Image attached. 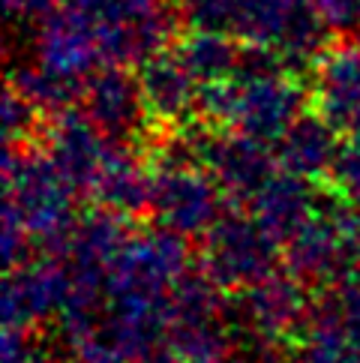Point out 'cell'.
Returning <instances> with one entry per match:
<instances>
[{
    "label": "cell",
    "instance_id": "cell-13",
    "mask_svg": "<svg viewBox=\"0 0 360 363\" xmlns=\"http://www.w3.org/2000/svg\"><path fill=\"white\" fill-rule=\"evenodd\" d=\"M339 145L342 138L333 133V126L313 108H303V114L288 126V133L276 141L274 150H276L279 168L313 180L318 186L330 174Z\"/></svg>",
    "mask_w": 360,
    "mask_h": 363
},
{
    "label": "cell",
    "instance_id": "cell-3",
    "mask_svg": "<svg viewBox=\"0 0 360 363\" xmlns=\"http://www.w3.org/2000/svg\"><path fill=\"white\" fill-rule=\"evenodd\" d=\"M282 264V243L264 231L243 207H225V213L201 235L198 270L223 294L240 291L276 274Z\"/></svg>",
    "mask_w": 360,
    "mask_h": 363
},
{
    "label": "cell",
    "instance_id": "cell-12",
    "mask_svg": "<svg viewBox=\"0 0 360 363\" xmlns=\"http://www.w3.org/2000/svg\"><path fill=\"white\" fill-rule=\"evenodd\" d=\"M315 192H318V186L313 180L279 168V172L249 199L247 211L252 213V219L264 231H270L279 243H286L294 231L318 211Z\"/></svg>",
    "mask_w": 360,
    "mask_h": 363
},
{
    "label": "cell",
    "instance_id": "cell-5",
    "mask_svg": "<svg viewBox=\"0 0 360 363\" xmlns=\"http://www.w3.org/2000/svg\"><path fill=\"white\" fill-rule=\"evenodd\" d=\"M180 129L186 133L198 162L220 184L228 207H243L247 211L249 199L279 172L276 150L252 135L210 129L198 118H192Z\"/></svg>",
    "mask_w": 360,
    "mask_h": 363
},
{
    "label": "cell",
    "instance_id": "cell-15",
    "mask_svg": "<svg viewBox=\"0 0 360 363\" xmlns=\"http://www.w3.org/2000/svg\"><path fill=\"white\" fill-rule=\"evenodd\" d=\"M228 333L216 318L204 321H171L165 336V360L169 363H225Z\"/></svg>",
    "mask_w": 360,
    "mask_h": 363
},
{
    "label": "cell",
    "instance_id": "cell-4",
    "mask_svg": "<svg viewBox=\"0 0 360 363\" xmlns=\"http://www.w3.org/2000/svg\"><path fill=\"white\" fill-rule=\"evenodd\" d=\"M228 28L247 48L267 51L288 67H313L327 33L310 0H237Z\"/></svg>",
    "mask_w": 360,
    "mask_h": 363
},
{
    "label": "cell",
    "instance_id": "cell-2",
    "mask_svg": "<svg viewBox=\"0 0 360 363\" xmlns=\"http://www.w3.org/2000/svg\"><path fill=\"white\" fill-rule=\"evenodd\" d=\"M63 6L94 45L99 67L138 69L177 40L174 0H67Z\"/></svg>",
    "mask_w": 360,
    "mask_h": 363
},
{
    "label": "cell",
    "instance_id": "cell-14",
    "mask_svg": "<svg viewBox=\"0 0 360 363\" xmlns=\"http://www.w3.org/2000/svg\"><path fill=\"white\" fill-rule=\"evenodd\" d=\"M171 48L201 87L231 79L247 57V45L235 30L228 33L225 28H208V24H192L171 43Z\"/></svg>",
    "mask_w": 360,
    "mask_h": 363
},
{
    "label": "cell",
    "instance_id": "cell-7",
    "mask_svg": "<svg viewBox=\"0 0 360 363\" xmlns=\"http://www.w3.org/2000/svg\"><path fill=\"white\" fill-rule=\"evenodd\" d=\"M79 106L111 145L141 153L150 138V118L141 99L138 75L130 67H99L84 79Z\"/></svg>",
    "mask_w": 360,
    "mask_h": 363
},
{
    "label": "cell",
    "instance_id": "cell-19",
    "mask_svg": "<svg viewBox=\"0 0 360 363\" xmlns=\"http://www.w3.org/2000/svg\"><path fill=\"white\" fill-rule=\"evenodd\" d=\"M63 4H67V0H6V9H9L12 18L30 21V18H45V16H51V12L60 9Z\"/></svg>",
    "mask_w": 360,
    "mask_h": 363
},
{
    "label": "cell",
    "instance_id": "cell-11",
    "mask_svg": "<svg viewBox=\"0 0 360 363\" xmlns=\"http://www.w3.org/2000/svg\"><path fill=\"white\" fill-rule=\"evenodd\" d=\"M135 75L150 118V133H174L196 118L201 84L174 55L171 45L141 63Z\"/></svg>",
    "mask_w": 360,
    "mask_h": 363
},
{
    "label": "cell",
    "instance_id": "cell-8",
    "mask_svg": "<svg viewBox=\"0 0 360 363\" xmlns=\"http://www.w3.org/2000/svg\"><path fill=\"white\" fill-rule=\"evenodd\" d=\"M342 141H360V45H325L310 67V102Z\"/></svg>",
    "mask_w": 360,
    "mask_h": 363
},
{
    "label": "cell",
    "instance_id": "cell-17",
    "mask_svg": "<svg viewBox=\"0 0 360 363\" xmlns=\"http://www.w3.org/2000/svg\"><path fill=\"white\" fill-rule=\"evenodd\" d=\"M327 33H349L360 28V0H310Z\"/></svg>",
    "mask_w": 360,
    "mask_h": 363
},
{
    "label": "cell",
    "instance_id": "cell-18",
    "mask_svg": "<svg viewBox=\"0 0 360 363\" xmlns=\"http://www.w3.org/2000/svg\"><path fill=\"white\" fill-rule=\"evenodd\" d=\"M177 9L192 24H208V28H225L231 24L237 0H174Z\"/></svg>",
    "mask_w": 360,
    "mask_h": 363
},
{
    "label": "cell",
    "instance_id": "cell-10",
    "mask_svg": "<svg viewBox=\"0 0 360 363\" xmlns=\"http://www.w3.org/2000/svg\"><path fill=\"white\" fill-rule=\"evenodd\" d=\"M72 291V270L60 255L36 252L28 264L6 270L4 285V324L33 330L40 321L57 315Z\"/></svg>",
    "mask_w": 360,
    "mask_h": 363
},
{
    "label": "cell",
    "instance_id": "cell-9",
    "mask_svg": "<svg viewBox=\"0 0 360 363\" xmlns=\"http://www.w3.org/2000/svg\"><path fill=\"white\" fill-rule=\"evenodd\" d=\"M40 145L55 157V162L63 168V174L69 177V184L81 196H90L114 147L106 133L84 114L81 106H67L43 118Z\"/></svg>",
    "mask_w": 360,
    "mask_h": 363
},
{
    "label": "cell",
    "instance_id": "cell-20",
    "mask_svg": "<svg viewBox=\"0 0 360 363\" xmlns=\"http://www.w3.org/2000/svg\"><path fill=\"white\" fill-rule=\"evenodd\" d=\"M357 363H360V360H357Z\"/></svg>",
    "mask_w": 360,
    "mask_h": 363
},
{
    "label": "cell",
    "instance_id": "cell-1",
    "mask_svg": "<svg viewBox=\"0 0 360 363\" xmlns=\"http://www.w3.org/2000/svg\"><path fill=\"white\" fill-rule=\"evenodd\" d=\"M4 192L6 201L18 207L36 252L67 258L75 223H79L72 207V196L79 189L69 184L63 168L40 141L6 145Z\"/></svg>",
    "mask_w": 360,
    "mask_h": 363
},
{
    "label": "cell",
    "instance_id": "cell-16",
    "mask_svg": "<svg viewBox=\"0 0 360 363\" xmlns=\"http://www.w3.org/2000/svg\"><path fill=\"white\" fill-rule=\"evenodd\" d=\"M321 196L360 211V141H342L330 174L318 184Z\"/></svg>",
    "mask_w": 360,
    "mask_h": 363
},
{
    "label": "cell",
    "instance_id": "cell-6",
    "mask_svg": "<svg viewBox=\"0 0 360 363\" xmlns=\"http://www.w3.org/2000/svg\"><path fill=\"white\" fill-rule=\"evenodd\" d=\"M313 309V291L288 274H274L240 291L225 294V313L237 315L252 340L274 345H294Z\"/></svg>",
    "mask_w": 360,
    "mask_h": 363
}]
</instances>
